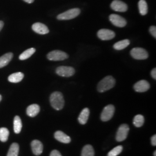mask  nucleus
Segmentation results:
<instances>
[{
    "label": "nucleus",
    "mask_w": 156,
    "mask_h": 156,
    "mask_svg": "<svg viewBox=\"0 0 156 156\" xmlns=\"http://www.w3.org/2000/svg\"><path fill=\"white\" fill-rule=\"evenodd\" d=\"M151 75L152 76V78L154 79H156V69L154 68L152 69L151 72Z\"/></svg>",
    "instance_id": "2f4dec72"
},
{
    "label": "nucleus",
    "mask_w": 156,
    "mask_h": 156,
    "mask_svg": "<svg viewBox=\"0 0 156 156\" xmlns=\"http://www.w3.org/2000/svg\"><path fill=\"white\" fill-rule=\"evenodd\" d=\"M50 102L51 106L57 111L62 110L64 106V99L60 92L53 93L50 97Z\"/></svg>",
    "instance_id": "f257e3e1"
},
{
    "label": "nucleus",
    "mask_w": 156,
    "mask_h": 156,
    "mask_svg": "<svg viewBox=\"0 0 156 156\" xmlns=\"http://www.w3.org/2000/svg\"><path fill=\"white\" fill-rule=\"evenodd\" d=\"M129 128L126 124H122L117 130L116 140L117 142H122L127 137Z\"/></svg>",
    "instance_id": "423d86ee"
},
{
    "label": "nucleus",
    "mask_w": 156,
    "mask_h": 156,
    "mask_svg": "<svg viewBox=\"0 0 156 156\" xmlns=\"http://www.w3.org/2000/svg\"><path fill=\"white\" fill-rule=\"evenodd\" d=\"M153 155H154V156H156V151H154V152L153 153Z\"/></svg>",
    "instance_id": "f704fd0d"
},
{
    "label": "nucleus",
    "mask_w": 156,
    "mask_h": 156,
    "mask_svg": "<svg viewBox=\"0 0 156 156\" xmlns=\"http://www.w3.org/2000/svg\"><path fill=\"white\" fill-rule=\"evenodd\" d=\"M130 42L128 39H124L119 41L113 45V48L117 50H123L129 45Z\"/></svg>",
    "instance_id": "412c9836"
},
{
    "label": "nucleus",
    "mask_w": 156,
    "mask_h": 156,
    "mask_svg": "<svg viewBox=\"0 0 156 156\" xmlns=\"http://www.w3.org/2000/svg\"><path fill=\"white\" fill-rule=\"evenodd\" d=\"M116 83L115 79L111 76H107L102 79L98 84L97 90L99 92L103 93L112 89Z\"/></svg>",
    "instance_id": "f03ea898"
},
{
    "label": "nucleus",
    "mask_w": 156,
    "mask_h": 156,
    "mask_svg": "<svg viewBox=\"0 0 156 156\" xmlns=\"http://www.w3.org/2000/svg\"><path fill=\"white\" fill-rule=\"evenodd\" d=\"M23 1H24L25 2H27L28 4H31V3H33V2L34 0H23Z\"/></svg>",
    "instance_id": "72a5a7b5"
},
{
    "label": "nucleus",
    "mask_w": 156,
    "mask_h": 156,
    "mask_svg": "<svg viewBox=\"0 0 156 156\" xmlns=\"http://www.w3.org/2000/svg\"><path fill=\"white\" fill-rule=\"evenodd\" d=\"M19 151V146L17 143L12 144L6 156H18Z\"/></svg>",
    "instance_id": "b1692460"
},
{
    "label": "nucleus",
    "mask_w": 156,
    "mask_h": 156,
    "mask_svg": "<svg viewBox=\"0 0 156 156\" xmlns=\"http://www.w3.org/2000/svg\"><path fill=\"white\" fill-rule=\"evenodd\" d=\"M149 31H150V33L151 34L156 38V26H151L149 29Z\"/></svg>",
    "instance_id": "c85d7f7f"
},
{
    "label": "nucleus",
    "mask_w": 156,
    "mask_h": 156,
    "mask_svg": "<svg viewBox=\"0 0 156 156\" xmlns=\"http://www.w3.org/2000/svg\"><path fill=\"white\" fill-rule=\"evenodd\" d=\"M1 100H2V97H1V95H0V101H1Z\"/></svg>",
    "instance_id": "c9c22d12"
},
{
    "label": "nucleus",
    "mask_w": 156,
    "mask_h": 156,
    "mask_svg": "<svg viewBox=\"0 0 156 156\" xmlns=\"http://www.w3.org/2000/svg\"><path fill=\"white\" fill-rule=\"evenodd\" d=\"M109 20L114 26L118 27H124L127 24V21L124 18L116 14L111 15Z\"/></svg>",
    "instance_id": "1a4fd4ad"
},
{
    "label": "nucleus",
    "mask_w": 156,
    "mask_h": 156,
    "mask_svg": "<svg viewBox=\"0 0 156 156\" xmlns=\"http://www.w3.org/2000/svg\"><path fill=\"white\" fill-rule=\"evenodd\" d=\"M32 29L37 33L44 35L49 33V28L45 24L41 23H35L32 26Z\"/></svg>",
    "instance_id": "ddd939ff"
},
{
    "label": "nucleus",
    "mask_w": 156,
    "mask_h": 156,
    "mask_svg": "<svg viewBox=\"0 0 156 156\" xmlns=\"http://www.w3.org/2000/svg\"><path fill=\"white\" fill-rule=\"evenodd\" d=\"M80 10L79 8H73L58 15L57 18L60 20H70L76 17L80 14Z\"/></svg>",
    "instance_id": "7ed1b4c3"
},
{
    "label": "nucleus",
    "mask_w": 156,
    "mask_h": 156,
    "mask_svg": "<svg viewBox=\"0 0 156 156\" xmlns=\"http://www.w3.org/2000/svg\"><path fill=\"white\" fill-rule=\"evenodd\" d=\"M13 58V54L12 53H8L5 55L0 57V68L7 66L11 62Z\"/></svg>",
    "instance_id": "a211bd4d"
},
{
    "label": "nucleus",
    "mask_w": 156,
    "mask_h": 156,
    "mask_svg": "<svg viewBox=\"0 0 156 156\" xmlns=\"http://www.w3.org/2000/svg\"><path fill=\"white\" fill-rule=\"evenodd\" d=\"M9 131L6 128H0V140L2 142H5L8 140Z\"/></svg>",
    "instance_id": "bb28decb"
},
{
    "label": "nucleus",
    "mask_w": 156,
    "mask_h": 156,
    "mask_svg": "<svg viewBox=\"0 0 156 156\" xmlns=\"http://www.w3.org/2000/svg\"><path fill=\"white\" fill-rule=\"evenodd\" d=\"M81 156H94V151L91 145H86L84 146Z\"/></svg>",
    "instance_id": "5701e85b"
},
{
    "label": "nucleus",
    "mask_w": 156,
    "mask_h": 156,
    "mask_svg": "<svg viewBox=\"0 0 156 156\" xmlns=\"http://www.w3.org/2000/svg\"><path fill=\"white\" fill-rule=\"evenodd\" d=\"M68 55L66 53L60 50H53L49 52L47 58L51 61H62L68 58Z\"/></svg>",
    "instance_id": "20e7f679"
},
{
    "label": "nucleus",
    "mask_w": 156,
    "mask_h": 156,
    "mask_svg": "<svg viewBox=\"0 0 156 156\" xmlns=\"http://www.w3.org/2000/svg\"><path fill=\"white\" fill-rule=\"evenodd\" d=\"M56 73L62 77H70L75 74V71L73 67L60 66L56 69Z\"/></svg>",
    "instance_id": "6e6552de"
},
{
    "label": "nucleus",
    "mask_w": 156,
    "mask_h": 156,
    "mask_svg": "<svg viewBox=\"0 0 156 156\" xmlns=\"http://www.w3.org/2000/svg\"><path fill=\"white\" fill-rule=\"evenodd\" d=\"M40 111V107L37 104H32L28 106L27 108L26 113L30 117H34L36 116Z\"/></svg>",
    "instance_id": "dca6fc26"
},
{
    "label": "nucleus",
    "mask_w": 156,
    "mask_h": 156,
    "mask_svg": "<svg viewBox=\"0 0 156 156\" xmlns=\"http://www.w3.org/2000/svg\"><path fill=\"white\" fill-rule=\"evenodd\" d=\"M24 78V74L22 73H14L8 77V80L11 83H19Z\"/></svg>",
    "instance_id": "6ab92c4d"
},
{
    "label": "nucleus",
    "mask_w": 156,
    "mask_h": 156,
    "mask_svg": "<svg viewBox=\"0 0 156 156\" xmlns=\"http://www.w3.org/2000/svg\"><path fill=\"white\" fill-rule=\"evenodd\" d=\"M90 111L89 109L87 108H84L81 113H80L79 117H78V121L81 124H85L87 123L88 119L89 117Z\"/></svg>",
    "instance_id": "f3484780"
},
{
    "label": "nucleus",
    "mask_w": 156,
    "mask_h": 156,
    "mask_svg": "<svg viewBox=\"0 0 156 156\" xmlns=\"http://www.w3.org/2000/svg\"><path fill=\"white\" fill-rule=\"evenodd\" d=\"M22 128V122L20 117L16 116L13 120V129L16 134H19Z\"/></svg>",
    "instance_id": "aec40b11"
},
{
    "label": "nucleus",
    "mask_w": 156,
    "mask_h": 156,
    "mask_svg": "<svg viewBox=\"0 0 156 156\" xmlns=\"http://www.w3.org/2000/svg\"><path fill=\"white\" fill-rule=\"evenodd\" d=\"M50 156H62L61 153L57 150H54L50 153Z\"/></svg>",
    "instance_id": "c756f323"
},
{
    "label": "nucleus",
    "mask_w": 156,
    "mask_h": 156,
    "mask_svg": "<svg viewBox=\"0 0 156 156\" xmlns=\"http://www.w3.org/2000/svg\"><path fill=\"white\" fill-rule=\"evenodd\" d=\"M122 151H123V146H117L108 153V156H118L119 154H120L122 153Z\"/></svg>",
    "instance_id": "cd10ccee"
},
{
    "label": "nucleus",
    "mask_w": 156,
    "mask_h": 156,
    "mask_svg": "<svg viewBox=\"0 0 156 156\" xmlns=\"http://www.w3.org/2000/svg\"><path fill=\"white\" fill-rule=\"evenodd\" d=\"M4 27V22L2 21H0V31L2 30V28Z\"/></svg>",
    "instance_id": "473e14b6"
},
{
    "label": "nucleus",
    "mask_w": 156,
    "mask_h": 156,
    "mask_svg": "<svg viewBox=\"0 0 156 156\" xmlns=\"http://www.w3.org/2000/svg\"><path fill=\"white\" fill-rule=\"evenodd\" d=\"M98 37L103 41L111 40L115 38V33L108 29H101L97 33Z\"/></svg>",
    "instance_id": "9d476101"
},
{
    "label": "nucleus",
    "mask_w": 156,
    "mask_h": 156,
    "mask_svg": "<svg viewBox=\"0 0 156 156\" xmlns=\"http://www.w3.org/2000/svg\"><path fill=\"white\" fill-rule=\"evenodd\" d=\"M151 145L154 146H155L156 145V135H154L151 138Z\"/></svg>",
    "instance_id": "7c9ffc66"
},
{
    "label": "nucleus",
    "mask_w": 156,
    "mask_h": 156,
    "mask_svg": "<svg viewBox=\"0 0 156 156\" xmlns=\"http://www.w3.org/2000/svg\"><path fill=\"white\" fill-rule=\"evenodd\" d=\"M134 89L136 92L143 93L147 91L150 89V84L147 81L141 80L134 84Z\"/></svg>",
    "instance_id": "f8f14e48"
},
{
    "label": "nucleus",
    "mask_w": 156,
    "mask_h": 156,
    "mask_svg": "<svg viewBox=\"0 0 156 156\" xmlns=\"http://www.w3.org/2000/svg\"><path fill=\"white\" fill-rule=\"evenodd\" d=\"M55 138L56 140L63 144H69L71 140L69 136L61 131H56L55 133Z\"/></svg>",
    "instance_id": "2eb2a0df"
},
{
    "label": "nucleus",
    "mask_w": 156,
    "mask_h": 156,
    "mask_svg": "<svg viewBox=\"0 0 156 156\" xmlns=\"http://www.w3.org/2000/svg\"><path fill=\"white\" fill-rule=\"evenodd\" d=\"M145 122V118L141 115H137L134 118L133 123L136 127H142Z\"/></svg>",
    "instance_id": "a878e982"
},
{
    "label": "nucleus",
    "mask_w": 156,
    "mask_h": 156,
    "mask_svg": "<svg viewBox=\"0 0 156 156\" xmlns=\"http://www.w3.org/2000/svg\"><path fill=\"white\" fill-rule=\"evenodd\" d=\"M35 48H30L27 50H25L24 52L19 56V59L20 60H24L26 59H28L31 56L33 55L34 53L35 52Z\"/></svg>",
    "instance_id": "393cba45"
},
{
    "label": "nucleus",
    "mask_w": 156,
    "mask_h": 156,
    "mask_svg": "<svg viewBox=\"0 0 156 156\" xmlns=\"http://www.w3.org/2000/svg\"><path fill=\"white\" fill-rule=\"evenodd\" d=\"M138 8L140 14L142 16L146 15L148 12L147 4L145 0H140L138 2Z\"/></svg>",
    "instance_id": "4be33fe9"
},
{
    "label": "nucleus",
    "mask_w": 156,
    "mask_h": 156,
    "mask_svg": "<svg viewBox=\"0 0 156 156\" xmlns=\"http://www.w3.org/2000/svg\"><path fill=\"white\" fill-rule=\"evenodd\" d=\"M115 110V107L112 105H108L105 106L101 115V120L103 122H107L111 120L114 115Z\"/></svg>",
    "instance_id": "0eeeda50"
},
{
    "label": "nucleus",
    "mask_w": 156,
    "mask_h": 156,
    "mask_svg": "<svg viewBox=\"0 0 156 156\" xmlns=\"http://www.w3.org/2000/svg\"><path fill=\"white\" fill-rule=\"evenodd\" d=\"M131 56L136 60H145L148 58V53L146 50L141 48H133L130 51Z\"/></svg>",
    "instance_id": "39448f33"
},
{
    "label": "nucleus",
    "mask_w": 156,
    "mask_h": 156,
    "mask_svg": "<svg viewBox=\"0 0 156 156\" xmlns=\"http://www.w3.org/2000/svg\"><path fill=\"white\" fill-rule=\"evenodd\" d=\"M31 149L34 154L36 156H39L43 151V145L38 140H34L31 142Z\"/></svg>",
    "instance_id": "4468645a"
},
{
    "label": "nucleus",
    "mask_w": 156,
    "mask_h": 156,
    "mask_svg": "<svg viewBox=\"0 0 156 156\" xmlns=\"http://www.w3.org/2000/svg\"><path fill=\"white\" fill-rule=\"evenodd\" d=\"M111 7L112 9L116 12H124L127 11L128 6L126 4H125L123 1L119 0H115L112 2Z\"/></svg>",
    "instance_id": "9b49d317"
}]
</instances>
